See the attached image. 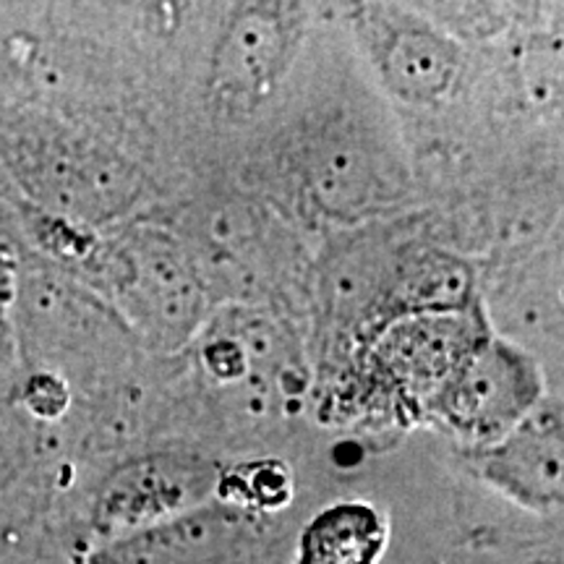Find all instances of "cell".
Listing matches in <instances>:
<instances>
[{
    "label": "cell",
    "mask_w": 564,
    "mask_h": 564,
    "mask_svg": "<svg viewBox=\"0 0 564 564\" xmlns=\"http://www.w3.org/2000/svg\"><path fill=\"white\" fill-rule=\"evenodd\" d=\"M291 154L295 194L327 220H369L403 196L405 175L384 141L343 112L301 129Z\"/></svg>",
    "instance_id": "1"
},
{
    "label": "cell",
    "mask_w": 564,
    "mask_h": 564,
    "mask_svg": "<svg viewBox=\"0 0 564 564\" xmlns=\"http://www.w3.org/2000/svg\"><path fill=\"white\" fill-rule=\"evenodd\" d=\"M306 37L299 3H241L225 19L209 61V102L220 116L249 118L280 89Z\"/></svg>",
    "instance_id": "2"
},
{
    "label": "cell",
    "mask_w": 564,
    "mask_h": 564,
    "mask_svg": "<svg viewBox=\"0 0 564 564\" xmlns=\"http://www.w3.org/2000/svg\"><path fill=\"white\" fill-rule=\"evenodd\" d=\"M544 373L531 352L489 337L460 366L429 411L481 453L544 403Z\"/></svg>",
    "instance_id": "3"
},
{
    "label": "cell",
    "mask_w": 564,
    "mask_h": 564,
    "mask_svg": "<svg viewBox=\"0 0 564 564\" xmlns=\"http://www.w3.org/2000/svg\"><path fill=\"white\" fill-rule=\"evenodd\" d=\"M220 474L209 460L186 453H152L126 463L102 486L95 525L112 541L147 531L209 505Z\"/></svg>",
    "instance_id": "4"
},
{
    "label": "cell",
    "mask_w": 564,
    "mask_h": 564,
    "mask_svg": "<svg viewBox=\"0 0 564 564\" xmlns=\"http://www.w3.org/2000/svg\"><path fill=\"white\" fill-rule=\"evenodd\" d=\"M491 337L478 303L460 312L415 314L392 322L373 340L387 382L429 411L460 366Z\"/></svg>",
    "instance_id": "5"
},
{
    "label": "cell",
    "mask_w": 564,
    "mask_h": 564,
    "mask_svg": "<svg viewBox=\"0 0 564 564\" xmlns=\"http://www.w3.org/2000/svg\"><path fill=\"white\" fill-rule=\"evenodd\" d=\"M356 30L384 87L398 100L429 108L455 91L463 74V51L426 19L371 6L358 13Z\"/></svg>",
    "instance_id": "6"
},
{
    "label": "cell",
    "mask_w": 564,
    "mask_h": 564,
    "mask_svg": "<svg viewBox=\"0 0 564 564\" xmlns=\"http://www.w3.org/2000/svg\"><path fill=\"white\" fill-rule=\"evenodd\" d=\"M562 408L544 398L505 440L478 453V474L528 510L554 512L562 505Z\"/></svg>",
    "instance_id": "7"
},
{
    "label": "cell",
    "mask_w": 564,
    "mask_h": 564,
    "mask_svg": "<svg viewBox=\"0 0 564 564\" xmlns=\"http://www.w3.org/2000/svg\"><path fill=\"white\" fill-rule=\"evenodd\" d=\"M32 154L34 188L61 209L112 217L129 209L139 194L137 171L100 147H82L66 137H40Z\"/></svg>",
    "instance_id": "8"
},
{
    "label": "cell",
    "mask_w": 564,
    "mask_h": 564,
    "mask_svg": "<svg viewBox=\"0 0 564 564\" xmlns=\"http://www.w3.org/2000/svg\"><path fill=\"white\" fill-rule=\"evenodd\" d=\"M126 282L139 314L160 340L181 343L202 322L207 288L183 243L165 232L133 238Z\"/></svg>",
    "instance_id": "9"
},
{
    "label": "cell",
    "mask_w": 564,
    "mask_h": 564,
    "mask_svg": "<svg viewBox=\"0 0 564 564\" xmlns=\"http://www.w3.org/2000/svg\"><path fill=\"white\" fill-rule=\"evenodd\" d=\"M241 541V520L204 505L147 531L123 535L100 556L102 564H223Z\"/></svg>",
    "instance_id": "10"
},
{
    "label": "cell",
    "mask_w": 564,
    "mask_h": 564,
    "mask_svg": "<svg viewBox=\"0 0 564 564\" xmlns=\"http://www.w3.org/2000/svg\"><path fill=\"white\" fill-rule=\"evenodd\" d=\"M379 546L382 525L369 507H337L303 535L301 564H373Z\"/></svg>",
    "instance_id": "11"
}]
</instances>
